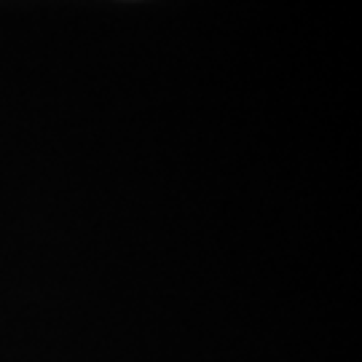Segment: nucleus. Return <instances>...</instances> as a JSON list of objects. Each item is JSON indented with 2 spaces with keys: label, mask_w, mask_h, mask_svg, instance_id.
<instances>
[]
</instances>
